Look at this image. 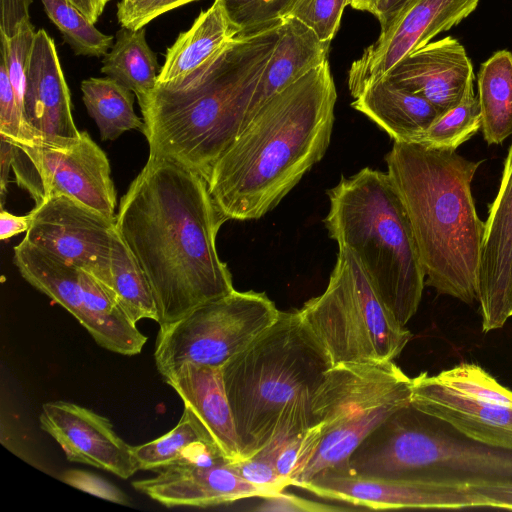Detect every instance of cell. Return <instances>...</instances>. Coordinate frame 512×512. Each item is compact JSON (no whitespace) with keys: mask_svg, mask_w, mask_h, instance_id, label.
Here are the masks:
<instances>
[{"mask_svg":"<svg viewBox=\"0 0 512 512\" xmlns=\"http://www.w3.org/2000/svg\"><path fill=\"white\" fill-rule=\"evenodd\" d=\"M279 24L234 37L197 69L157 83L138 102L149 157L178 162L207 179L243 127Z\"/></svg>","mask_w":512,"mask_h":512,"instance_id":"cell-3","label":"cell"},{"mask_svg":"<svg viewBox=\"0 0 512 512\" xmlns=\"http://www.w3.org/2000/svg\"><path fill=\"white\" fill-rule=\"evenodd\" d=\"M76 7L88 20L96 23L104 11L108 0H67Z\"/></svg>","mask_w":512,"mask_h":512,"instance_id":"cell-45","label":"cell"},{"mask_svg":"<svg viewBox=\"0 0 512 512\" xmlns=\"http://www.w3.org/2000/svg\"><path fill=\"white\" fill-rule=\"evenodd\" d=\"M410 403L469 438L512 450V391L477 364L420 373Z\"/></svg>","mask_w":512,"mask_h":512,"instance_id":"cell-13","label":"cell"},{"mask_svg":"<svg viewBox=\"0 0 512 512\" xmlns=\"http://www.w3.org/2000/svg\"><path fill=\"white\" fill-rule=\"evenodd\" d=\"M82 99L102 140H116L129 130L143 132L144 121L134 111V93L109 77L81 82Z\"/></svg>","mask_w":512,"mask_h":512,"instance_id":"cell-29","label":"cell"},{"mask_svg":"<svg viewBox=\"0 0 512 512\" xmlns=\"http://www.w3.org/2000/svg\"><path fill=\"white\" fill-rule=\"evenodd\" d=\"M226 221L206 179L178 162L149 157L131 182L115 224L150 285L159 327L235 290L216 248Z\"/></svg>","mask_w":512,"mask_h":512,"instance_id":"cell-1","label":"cell"},{"mask_svg":"<svg viewBox=\"0 0 512 512\" xmlns=\"http://www.w3.org/2000/svg\"><path fill=\"white\" fill-rule=\"evenodd\" d=\"M132 486L165 507L207 508L266 494L244 480L228 461L200 464L181 461Z\"/></svg>","mask_w":512,"mask_h":512,"instance_id":"cell-19","label":"cell"},{"mask_svg":"<svg viewBox=\"0 0 512 512\" xmlns=\"http://www.w3.org/2000/svg\"><path fill=\"white\" fill-rule=\"evenodd\" d=\"M479 0H408L381 29L375 42L354 60L348 88L356 97L368 84L384 77L403 58L469 16Z\"/></svg>","mask_w":512,"mask_h":512,"instance_id":"cell-15","label":"cell"},{"mask_svg":"<svg viewBox=\"0 0 512 512\" xmlns=\"http://www.w3.org/2000/svg\"><path fill=\"white\" fill-rule=\"evenodd\" d=\"M411 395L412 378L393 361L332 365L312 397L321 441L295 486L321 471L345 465L370 433L411 402Z\"/></svg>","mask_w":512,"mask_h":512,"instance_id":"cell-8","label":"cell"},{"mask_svg":"<svg viewBox=\"0 0 512 512\" xmlns=\"http://www.w3.org/2000/svg\"><path fill=\"white\" fill-rule=\"evenodd\" d=\"M481 129V114L474 81L458 105L442 113L423 133L417 143L429 148L457 150Z\"/></svg>","mask_w":512,"mask_h":512,"instance_id":"cell-31","label":"cell"},{"mask_svg":"<svg viewBox=\"0 0 512 512\" xmlns=\"http://www.w3.org/2000/svg\"><path fill=\"white\" fill-rule=\"evenodd\" d=\"M347 5L349 0H298L289 15L310 27L322 41L331 42Z\"/></svg>","mask_w":512,"mask_h":512,"instance_id":"cell-37","label":"cell"},{"mask_svg":"<svg viewBox=\"0 0 512 512\" xmlns=\"http://www.w3.org/2000/svg\"><path fill=\"white\" fill-rule=\"evenodd\" d=\"M298 488L321 498L374 510L459 506L450 484L361 476L343 468L321 471Z\"/></svg>","mask_w":512,"mask_h":512,"instance_id":"cell-17","label":"cell"},{"mask_svg":"<svg viewBox=\"0 0 512 512\" xmlns=\"http://www.w3.org/2000/svg\"><path fill=\"white\" fill-rule=\"evenodd\" d=\"M254 510L262 512H330L346 510L341 507L318 503L284 491L262 498Z\"/></svg>","mask_w":512,"mask_h":512,"instance_id":"cell-41","label":"cell"},{"mask_svg":"<svg viewBox=\"0 0 512 512\" xmlns=\"http://www.w3.org/2000/svg\"><path fill=\"white\" fill-rule=\"evenodd\" d=\"M384 77L444 113L462 100L474 72L464 46L447 36L410 53Z\"/></svg>","mask_w":512,"mask_h":512,"instance_id":"cell-20","label":"cell"},{"mask_svg":"<svg viewBox=\"0 0 512 512\" xmlns=\"http://www.w3.org/2000/svg\"><path fill=\"white\" fill-rule=\"evenodd\" d=\"M163 379L202 421L223 456L229 462L241 460L221 368L185 362Z\"/></svg>","mask_w":512,"mask_h":512,"instance_id":"cell-22","label":"cell"},{"mask_svg":"<svg viewBox=\"0 0 512 512\" xmlns=\"http://www.w3.org/2000/svg\"><path fill=\"white\" fill-rule=\"evenodd\" d=\"M32 215H13L3 209L0 212V239L7 240L29 229Z\"/></svg>","mask_w":512,"mask_h":512,"instance_id":"cell-43","label":"cell"},{"mask_svg":"<svg viewBox=\"0 0 512 512\" xmlns=\"http://www.w3.org/2000/svg\"><path fill=\"white\" fill-rule=\"evenodd\" d=\"M337 468L384 479L486 485L512 481V450L469 438L409 403Z\"/></svg>","mask_w":512,"mask_h":512,"instance_id":"cell-7","label":"cell"},{"mask_svg":"<svg viewBox=\"0 0 512 512\" xmlns=\"http://www.w3.org/2000/svg\"><path fill=\"white\" fill-rule=\"evenodd\" d=\"M48 18L58 28L64 41L76 55L105 56L112 47L113 37L99 31L67 0H40Z\"/></svg>","mask_w":512,"mask_h":512,"instance_id":"cell-32","label":"cell"},{"mask_svg":"<svg viewBox=\"0 0 512 512\" xmlns=\"http://www.w3.org/2000/svg\"><path fill=\"white\" fill-rule=\"evenodd\" d=\"M512 283V142L504 162L498 193L485 221L478 276L483 332L503 327L509 319Z\"/></svg>","mask_w":512,"mask_h":512,"instance_id":"cell-18","label":"cell"},{"mask_svg":"<svg viewBox=\"0 0 512 512\" xmlns=\"http://www.w3.org/2000/svg\"><path fill=\"white\" fill-rule=\"evenodd\" d=\"M13 263L30 285L72 314L99 346L126 356L141 352L147 337L94 275L25 238L14 247Z\"/></svg>","mask_w":512,"mask_h":512,"instance_id":"cell-11","label":"cell"},{"mask_svg":"<svg viewBox=\"0 0 512 512\" xmlns=\"http://www.w3.org/2000/svg\"><path fill=\"white\" fill-rule=\"evenodd\" d=\"M12 170L36 205L66 195L116 220V190L105 152L81 131L77 138L13 143Z\"/></svg>","mask_w":512,"mask_h":512,"instance_id":"cell-12","label":"cell"},{"mask_svg":"<svg viewBox=\"0 0 512 512\" xmlns=\"http://www.w3.org/2000/svg\"><path fill=\"white\" fill-rule=\"evenodd\" d=\"M481 130L489 145L512 135V53L495 52L482 63L478 76Z\"/></svg>","mask_w":512,"mask_h":512,"instance_id":"cell-27","label":"cell"},{"mask_svg":"<svg viewBox=\"0 0 512 512\" xmlns=\"http://www.w3.org/2000/svg\"><path fill=\"white\" fill-rule=\"evenodd\" d=\"M39 422L69 461L106 470L122 479L138 471L133 446L117 435L108 418L88 408L62 400L47 402L42 405Z\"/></svg>","mask_w":512,"mask_h":512,"instance_id":"cell-16","label":"cell"},{"mask_svg":"<svg viewBox=\"0 0 512 512\" xmlns=\"http://www.w3.org/2000/svg\"><path fill=\"white\" fill-rule=\"evenodd\" d=\"M229 464L244 480L262 490L266 497L291 486L288 480L277 473L271 458L263 450Z\"/></svg>","mask_w":512,"mask_h":512,"instance_id":"cell-38","label":"cell"},{"mask_svg":"<svg viewBox=\"0 0 512 512\" xmlns=\"http://www.w3.org/2000/svg\"><path fill=\"white\" fill-rule=\"evenodd\" d=\"M280 310L263 292L237 291L196 307L160 326L154 359L165 377L185 362L222 367L267 331Z\"/></svg>","mask_w":512,"mask_h":512,"instance_id":"cell-10","label":"cell"},{"mask_svg":"<svg viewBox=\"0 0 512 512\" xmlns=\"http://www.w3.org/2000/svg\"><path fill=\"white\" fill-rule=\"evenodd\" d=\"M24 117L44 140L77 138L69 88L54 40L36 31L27 70Z\"/></svg>","mask_w":512,"mask_h":512,"instance_id":"cell-21","label":"cell"},{"mask_svg":"<svg viewBox=\"0 0 512 512\" xmlns=\"http://www.w3.org/2000/svg\"><path fill=\"white\" fill-rule=\"evenodd\" d=\"M195 0H121L117 19L122 27L137 30L160 15Z\"/></svg>","mask_w":512,"mask_h":512,"instance_id":"cell-39","label":"cell"},{"mask_svg":"<svg viewBox=\"0 0 512 512\" xmlns=\"http://www.w3.org/2000/svg\"><path fill=\"white\" fill-rule=\"evenodd\" d=\"M298 0H223L237 36H246L279 24Z\"/></svg>","mask_w":512,"mask_h":512,"instance_id":"cell-34","label":"cell"},{"mask_svg":"<svg viewBox=\"0 0 512 512\" xmlns=\"http://www.w3.org/2000/svg\"><path fill=\"white\" fill-rule=\"evenodd\" d=\"M237 35L238 30L230 21L223 0H214L167 48L157 83L188 75Z\"/></svg>","mask_w":512,"mask_h":512,"instance_id":"cell-25","label":"cell"},{"mask_svg":"<svg viewBox=\"0 0 512 512\" xmlns=\"http://www.w3.org/2000/svg\"><path fill=\"white\" fill-rule=\"evenodd\" d=\"M408 0H381L375 17L378 19L381 29L386 27L398 14Z\"/></svg>","mask_w":512,"mask_h":512,"instance_id":"cell-46","label":"cell"},{"mask_svg":"<svg viewBox=\"0 0 512 512\" xmlns=\"http://www.w3.org/2000/svg\"><path fill=\"white\" fill-rule=\"evenodd\" d=\"M380 2L381 0H349V5L353 9L366 11L375 16Z\"/></svg>","mask_w":512,"mask_h":512,"instance_id":"cell-47","label":"cell"},{"mask_svg":"<svg viewBox=\"0 0 512 512\" xmlns=\"http://www.w3.org/2000/svg\"><path fill=\"white\" fill-rule=\"evenodd\" d=\"M35 34V28L29 22L24 24L11 38H1V60L6 66L17 103L22 112L27 70Z\"/></svg>","mask_w":512,"mask_h":512,"instance_id":"cell-35","label":"cell"},{"mask_svg":"<svg viewBox=\"0 0 512 512\" xmlns=\"http://www.w3.org/2000/svg\"><path fill=\"white\" fill-rule=\"evenodd\" d=\"M336 99L326 60L262 104L206 179L227 220L261 218L324 157Z\"/></svg>","mask_w":512,"mask_h":512,"instance_id":"cell-2","label":"cell"},{"mask_svg":"<svg viewBox=\"0 0 512 512\" xmlns=\"http://www.w3.org/2000/svg\"><path fill=\"white\" fill-rule=\"evenodd\" d=\"M0 198H1V209L5 201L7 192V184L9 178V170L12 168V161L14 155V147L10 141L0 137Z\"/></svg>","mask_w":512,"mask_h":512,"instance_id":"cell-44","label":"cell"},{"mask_svg":"<svg viewBox=\"0 0 512 512\" xmlns=\"http://www.w3.org/2000/svg\"><path fill=\"white\" fill-rule=\"evenodd\" d=\"M0 137L20 144H34L42 139L27 123L20 109L4 62H0Z\"/></svg>","mask_w":512,"mask_h":512,"instance_id":"cell-36","label":"cell"},{"mask_svg":"<svg viewBox=\"0 0 512 512\" xmlns=\"http://www.w3.org/2000/svg\"><path fill=\"white\" fill-rule=\"evenodd\" d=\"M298 313L333 365L393 361L412 337L344 248H338L325 291L306 301Z\"/></svg>","mask_w":512,"mask_h":512,"instance_id":"cell-9","label":"cell"},{"mask_svg":"<svg viewBox=\"0 0 512 512\" xmlns=\"http://www.w3.org/2000/svg\"><path fill=\"white\" fill-rule=\"evenodd\" d=\"M407 213L425 272V284L464 303L477 301L485 222L471 184L480 161L456 150L393 142L385 156Z\"/></svg>","mask_w":512,"mask_h":512,"instance_id":"cell-4","label":"cell"},{"mask_svg":"<svg viewBox=\"0 0 512 512\" xmlns=\"http://www.w3.org/2000/svg\"><path fill=\"white\" fill-rule=\"evenodd\" d=\"M33 0H0V37L9 39L26 23L31 22L29 7Z\"/></svg>","mask_w":512,"mask_h":512,"instance_id":"cell-42","label":"cell"},{"mask_svg":"<svg viewBox=\"0 0 512 512\" xmlns=\"http://www.w3.org/2000/svg\"><path fill=\"white\" fill-rule=\"evenodd\" d=\"M330 44L322 41L296 17H284L278 27L277 43L261 74L243 127L271 96L328 60Z\"/></svg>","mask_w":512,"mask_h":512,"instance_id":"cell-23","label":"cell"},{"mask_svg":"<svg viewBox=\"0 0 512 512\" xmlns=\"http://www.w3.org/2000/svg\"><path fill=\"white\" fill-rule=\"evenodd\" d=\"M100 70L131 90L138 102L147 96L155 87L160 70L157 57L147 43L145 27L137 30L122 27Z\"/></svg>","mask_w":512,"mask_h":512,"instance_id":"cell-28","label":"cell"},{"mask_svg":"<svg viewBox=\"0 0 512 512\" xmlns=\"http://www.w3.org/2000/svg\"><path fill=\"white\" fill-rule=\"evenodd\" d=\"M26 240L99 279L111 290L115 220L66 195L35 205ZM113 293V292H112Z\"/></svg>","mask_w":512,"mask_h":512,"instance_id":"cell-14","label":"cell"},{"mask_svg":"<svg viewBox=\"0 0 512 512\" xmlns=\"http://www.w3.org/2000/svg\"><path fill=\"white\" fill-rule=\"evenodd\" d=\"M61 480L76 489L99 498L117 504H128V498L124 492L105 479L90 472L78 469L68 470L61 475Z\"/></svg>","mask_w":512,"mask_h":512,"instance_id":"cell-40","label":"cell"},{"mask_svg":"<svg viewBox=\"0 0 512 512\" xmlns=\"http://www.w3.org/2000/svg\"><path fill=\"white\" fill-rule=\"evenodd\" d=\"M507 315H508V318L512 317V283H511L510 294H509V299H508Z\"/></svg>","mask_w":512,"mask_h":512,"instance_id":"cell-48","label":"cell"},{"mask_svg":"<svg viewBox=\"0 0 512 512\" xmlns=\"http://www.w3.org/2000/svg\"><path fill=\"white\" fill-rule=\"evenodd\" d=\"M321 441V426L314 423L291 435L275 437L262 450L271 458L277 473L295 486L314 457Z\"/></svg>","mask_w":512,"mask_h":512,"instance_id":"cell-33","label":"cell"},{"mask_svg":"<svg viewBox=\"0 0 512 512\" xmlns=\"http://www.w3.org/2000/svg\"><path fill=\"white\" fill-rule=\"evenodd\" d=\"M332 365L293 310L221 367L242 459L314 424L312 397Z\"/></svg>","mask_w":512,"mask_h":512,"instance_id":"cell-5","label":"cell"},{"mask_svg":"<svg viewBox=\"0 0 512 512\" xmlns=\"http://www.w3.org/2000/svg\"><path fill=\"white\" fill-rule=\"evenodd\" d=\"M132 451L138 470H160L181 461L200 464L228 461L205 425L187 405L172 430L150 442L133 446Z\"/></svg>","mask_w":512,"mask_h":512,"instance_id":"cell-26","label":"cell"},{"mask_svg":"<svg viewBox=\"0 0 512 512\" xmlns=\"http://www.w3.org/2000/svg\"><path fill=\"white\" fill-rule=\"evenodd\" d=\"M110 261L111 291L127 317L135 324L142 319L157 322V308L150 285L119 233L111 249Z\"/></svg>","mask_w":512,"mask_h":512,"instance_id":"cell-30","label":"cell"},{"mask_svg":"<svg viewBox=\"0 0 512 512\" xmlns=\"http://www.w3.org/2000/svg\"><path fill=\"white\" fill-rule=\"evenodd\" d=\"M323 222L338 248L356 259L386 308L401 324L418 310L425 272L412 228L387 172L369 167L327 190Z\"/></svg>","mask_w":512,"mask_h":512,"instance_id":"cell-6","label":"cell"},{"mask_svg":"<svg viewBox=\"0 0 512 512\" xmlns=\"http://www.w3.org/2000/svg\"><path fill=\"white\" fill-rule=\"evenodd\" d=\"M351 106L384 130L393 142L417 143L442 114L425 98L386 77L365 86Z\"/></svg>","mask_w":512,"mask_h":512,"instance_id":"cell-24","label":"cell"}]
</instances>
